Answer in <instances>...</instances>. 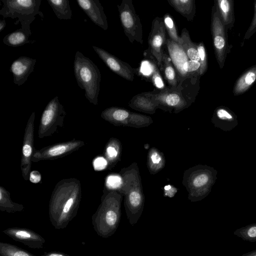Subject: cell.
I'll list each match as a JSON object with an SVG mask.
<instances>
[{"instance_id": "obj_7", "label": "cell", "mask_w": 256, "mask_h": 256, "mask_svg": "<svg viewBox=\"0 0 256 256\" xmlns=\"http://www.w3.org/2000/svg\"><path fill=\"white\" fill-rule=\"evenodd\" d=\"M120 20L129 41L143 44L142 26L132 0H122L118 6Z\"/></svg>"}, {"instance_id": "obj_39", "label": "cell", "mask_w": 256, "mask_h": 256, "mask_svg": "<svg viewBox=\"0 0 256 256\" xmlns=\"http://www.w3.org/2000/svg\"><path fill=\"white\" fill-rule=\"evenodd\" d=\"M42 178L41 174L38 170L31 171L30 174V180L34 184L38 183Z\"/></svg>"}, {"instance_id": "obj_23", "label": "cell", "mask_w": 256, "mask_h": 256, "mask_svg": "<svg viewBox=\"0 0 256 256\" xmlns=\"http://www.w3.org/2000/svg\"><path fill=\"white\" fill-rule=\"evenodd\" d=\"M166 164L163 154L156 148H152L147 156V166L150 172L154 174L162 170Z\"/></svg>"}, {"instance_id": "obj_16", "label": "cell", "mask_w": 256, "mask_h": 256, "mask_svg": "<svg viewBox=\"0 0 256 256\" xmlns=\"http://www.w3.org/2000/svg\"><path fill=\"white\" fill-rule=\"evenodd\" d=\"M36 60L26 56H20L11 64L10 70L13 76L14 83L20 86L28 80L34 71Z\"/></svg>"}, {"instance_id": "obj_43", "label": "cell", "mask_w": 256, "mask_h": 256, "mask_svg": "<svg viewBox=\"0 0 256 256\" xmlns=\"http://www.w3.org/2000/svg\"><path fill=\"white\" fill-rule=\"evenodd\" d=\"M6 26V22L4 20L0 21V32H2Z\"/></svg>"}, {"instance_id": "obj_24", "label": "cell", "mask_w": 256, "mask_h": 256, "mask_svg": "<svg viewBox=\"0 0 256 256\" xmlns=\"http://www.w3.org/2000/svg\"><path fill=\"white\" fill-rule=\"evenodd\" d=\"M30 36L20 28L6 34L2 42L6 46L12 47H18L35 42L34 40H28Z\"/></svg>"}, {"instance_id": "obj_27", "label": "cell", "mask_w": 256, "mask_h": 256, "mask_svg": "<svg viewBox=\"0 0 256 256\" xmlns=\"http://www.w3.org/2000/svg\"><path fill=\"white\" fill-rule=\"evenodd\" d=\"M24 206L12 202L10 194L4 188L0 187V210L8 213L20 212L23 210Z\"/></svg>"}, {"instance_id": "obj_10", "label": "cell", "mask_w": 256, "mask_h": 256, "mask_svg": "<svg viewBox=\"0 0 256 256\" xmlns=\"http://www.w3.org/2000/svg\"><path fill=\"white\" fill-rule=\"evenodd\" d=\"M152 98L156 100L165 111L174 110L178 113L189 104L182 94L180 84L176 88H166L157 92H150Z\"/></svg>"}, {"instance_id": "obj_5", "label": "cell", "mask_w": 256, "mask_h": 256, "mask_svg": "<svg viewBox=\"0 0 256 256\" xmlns=\"http://www.w3.org/2000/svg\"><path fill=\"white\" fill-rule=\"evenodd\" d=\"M74 76L78 86L84 90L86 99L94 105L98 102L101 80L100 72L94 62L77 51L74 62Z\"/></svg>"}, {"instance_id": "obj_25", "label": "cell", "mask_w": 256, "mask_h": 256, "mask_svg": "<svg viewBox=\"0 0 256 256\" xmlns=\"http://www.w3.org/2000/svg\"><path fill=\"white\" fill-rule=\"evenodd\" d=\"M47 2L59 20L72 19V10L68 0H47Z\"/></svg>"}, {"instance_id": "obj_21", "label": "cell", "mask_w": 256, "mask_h": 256, "mask_svg": "<svg viewBox=\"0 0 256 256\" xmlns=\"http://www.w3.org/2000/svg\"><path fill=\"white\" fill-rule=\"evenodd\" d=\"M170 88H176L180 82L178 74L170 56L164 50L160 70Z\"/></svg>"}, {"instance_id": "obj_30", "label": "cell", "mask_w": 256, "mask_h": 256, "mask_svg": "<svg viewBox=\"0 0 256 256\" xmlns=\"http://www.w3.org/2000/svg\"><path fill=\"white\" fill-rule=\"evenodd\" d=\"M166 32L170 38L173 42L181 45L182 39L180 36L178 34V32L171 16L165 14L162 18Z\"/></svg>"}, {"instance_id": "obj_19", "label": "cell", "mask_w": 256, "mask_h": 256, "mask_svg": "<svg viewBox=\"0 0 256 256\" xmlns=\"http://www.w3.org/2000/svg\"><path fill=\"white\" fill-rule=\"evenodd\" d=\"M129 106L136 110L154 114L156 109L164 108L152 96L150 92H144L134 96L129 102Z\"/></svg>"}, {"instance_id": "obj_29", "label": "cell", "mask_w": 256, "mask_h": 256, "mask_svg": "<svg viewBox=\"0 0 256 256\" xmlns=\"http://www.w3.org/2000/svg\"><path fill=\"white\" fill-rule=\"evenodd\" d=\"M236 236L244 240L252 242H256V223L248 224L245 226L236 229L234 232Z\"/></svg>"}, {"instance_id": "obj_35", "label": "cell", "mask_w": 256, "mask_h": 256, "mask_svg": "<svg viewBox=\"0 0 256 256\" xmlns=\"http://www.w3.org/2000/svg\"><path fill=\"white\" fill-rule=\"evenodd\" d=\"M200 63L196 60H188L183 66V70L186 78H190L192 74L198 70H200Z\"/></svg>"}, {"instance_id": "obj_8", "label": "cell", "mask_w": 256, "mask_h": 256, "mask_svg": "<svg viewBox=\"0 0 256 256\" xmlns=\"http://www.w3.org/2000/svg\"><path fill=\"white\" fill-rule=\"evenodd\" d=\"M101 117L116 126L140 128L148 126L153 122L152 118L149 116L116 106L105 109L102 112Z\"/></svg>"}, {"instance_id": "obj_20", "label": "cell", "mask_w": 256, "mask_h": 256, "mask_svg": "<svg viewBox=\"0 0 256 256\" xmlns=\"http://www.w3.org/2000/svg\"><path fill=\"white\" fill-rule=\"evenodd\" d=\"M212 121L215 127L224 132L232 130L238 124L236 116L224 108L216 109Z\"/></svg>"}, {"instance_id": "obj_11", "label": "cell", "mask_w": 256, "mask_h": 256, "mask_svg": "<svg viewBox=\"0 0 256 256\" xmlns=\"http://www.w3.org/2000/svg\"><path fill=\"white\" fill-rule=\"evenodd\" d=\"M166 30L163 18L156 16L152 22L148 38L149 49L160 70L162 66L163 47L166 43Z\"/></svg>"}, {"instance_id": "obj_40", "label": "cell", "mask_w": 256, "mask_h": 256, "mask_svg": "<svg viewBox=\"0 0 256 256\" xmlns=\"http://www.w3.org/2000/svg\"><path fill=\"white\" fill-rule=\"evenodd\" d=\"M218 3L221 11L224 14L226 15L230 8L229 2L226 0H219Z\"/></svg>"}, {"instance_id": "obj_42", "label": "cell", "mask_w": 256, "mask_h": 256, "mask_svg": "<svg viewBox=\"0 0 256 256\" xmlns=\"http://www.w3.org/2000/svg\"><path fill=\"white\" fill-rule=\"evenodd\" d=\"M240 256H256V250L246 252Z\"/></svg>"}, {"instance_id": "obj_6", "label": "cell", "mask_w": 256, "mask_h": 256, "mask_svg": "<svg viewBox=\"0 0 256 256\" xmlns=\"http://www.w3.org/2000/svg\"><path fill=\"white\" fill-rule=\"evenodd\" d=\"M3 6L0 14L4 18H18L14 24H21V28L29 36L32 34L30 25L38 14L42 20L44 16L40 10L41 0H1Z\"/></svg>"}, {"instance_id": "obj_22", "label": "cell", "mask_w": 256, "mask_h": 256, "mask_svg": "<svg viewBox=\"0 0 256 256\" xmlns=\"http://www.w3.org/2000/svg\"><path fill=\"white\" fill-rule=\"evenodd\" d=\"M169 4L188 21H192L195 14V0H168Z\"/></svg>"}, {"instance_id": "obj_15", "label": "cell", "mask_w": 256, "mask_h": 256, "mask_svg": "<svg viewBox=\"0 0 256 256\" xmlns=\"http://www.w3.org/2000/svg\"><path fill=\"white\" fill-rule=\"evenodd\" d=\"M2 232L14 240L22 242L31 248H42L46 242L45 239L42 236L25 228H9Z\"/></svg>"}, {"instance_id": "obj_14", "label": "cell", "mask_w": 256, "mask_h": 256, "mask_svg": "<svg viewBox=\"0 0 256 256\" xmlns=\"http://www.w3.org/2000/svg\"><path fill=\"white\" fill-rule=\"evenodd\" d=\"M92 48L100 58L114 72L128 80L132 81L134 80V69L130 64L102 48L96 46H92Z\"/></svg>"}, {"instance_id": "obj_12", "label": "cell", "mask_w": 256, "mask_h": 256, "mask_svg": "<svg viewBox=\"0 0 256 256\" xmlns=\"http://www.w3.org/2000/svg\"><path fill=\"white\" fill-rule=\"evenodd\" d=\"M84 144L82 141L72 140L44 147L40 150H34L32 162L62 158L78 150Z\"/></svg>"}, {"instance_id": "obj_3", "label": "cell", "mask_w": 256, "mask_h": 256, "mask_svg": "<svg viewBox=\"0 0 256 256\" xmlns=\"http://www.w3.org/2000/svg\"><path fill=\"white\" fill-rule=\"evenodd\" d=\"M122 196L120 192L112 190L102 196L92 217L94 229L98 236L108 238L116 232L122 216Z\"/></svg>"}, {"instance_id": "obj_34", "label": "cell", "mask_w": 256, "mask_h": 256, "mask_svg": "<svg viewBox=\"0 0 256 256\" xmlns=\"http://www.w3.org/2000/svg\"><path fill=\"white\" fill-rule=\"evenodd\" d=\"M151 68L152 71V81L154 85L160 90L165 88L162 79L156 65L151 64Z\"/></svg>"}, {"instance_id": "obj_17", "label": "cell", "mask_w": 256, "mask_h": 256, "mask_svg": "<svg viewBox=\"0 0 256 256\" xmlns=\"http://www.w3.org/2000/svg\"><path fill=\"white\" fill-rule=\"evenodd\" d=\"M80 8L90 20L104 30L108 28V23L104 8L99 0H77Z\"/></svg>"}, {"instance_id": "obj_28", "label": "cell", "mask_w": 256, "mask_h": 256, "mask_svg": "<svg viewBox=\"0 0 256 256\" xmlns=\"http://www.w3.org/2000/svg\"><path fill=\"white\" fill-rule=\"evenodd\" d=\"M0 256H36L16 245L0 242Z\"/></svg>"}, {"instance_id": "obj_13", "label": "cell", "mask_w": 256, "mask_h": 256, "mask_svg": "<svg viewBox=\"0 0 256 256\" xmlns=\"http://www.w3.org/2000/svg\"><path fill=\"white\" fill-rule=\"evenodd\" d=\"M34 118L35 112H33L28 120L24 136L20 168L23 178L26 180L30 178L32 157L34 150Z\"/></svg>"}, {"instance_id": "obj_36", "label": "cell", "mask_w": 256, "mask_h": 256, "mask_svg": "<svg viewBox=\"0 0 256 256\" xmlns=\"http://www.w3.org/2000/svg\"><path fill=\"white\" fill-rule=\"evenodd\" d=\"M197 48L200 58V68L199 72L200 74L204 73L206 66V53L204 46L202 43L197 45Z\"/></svg>"}, {"instance_id": "obj_9", "label": "cell", "mask_w": 256, "mask_h": 256, "mask_svg": "<svg viewBox=\"0 0 256 256\" xmlns=\"http://www.w3.org/2000/svg\"><path fill=\"white\" fill-rule=\"evenodd\" d=\"M66 113L58 96L51 100L42 114L38 128V138L52 135L58 126H62Z\"/></svg>"}, {"instance_id": "obj_26", "label": "cell", "mask_w": 256, "mask_h": 256, "mask_svg": "<svg viewBox=\"0 0 256 256\" xmlns=\"http://www.w3.org/2000/svg\"><path fill=\"white\" fill-rule=\"evenodd\" d=\"M181 46L184 50L190 60L200 62V58L197 48V45L192 42L188 32L184 28L181 32Z\"/></svg>"}, {"instance_id": "obj_38", "label": "cell", "mask_w": 256, "mask_h": 256, "mask_svg": "<svg viewBox=\"0 0 256 256\" xmlns=\"http://www.w3.org/2000/svg\"><path fill=\"white\" fill-rule=\"evenodd\" d=\"M214 44L216 49L218 50H222L224 46L225 42L224 38L220 35H218L214 32Z\"/></svg>"}, {"instance_id": "obj_18", "label": "cell", "mask_w": 256, "mask_h": 256, "mask_svg": "<svg viewBox=\"0 0 256 256\" xmlns=\"http://www.w3.org/2000/svg\"><path fill=\"white\" fill-rule=\"evenodd\" d=\"M166 44L169 52L170 57L178 74L180 82H182L186 78L183 70V66L189 58L180 44L170 38L166 39Z\"/></svg>"}, {"instance_id": "obj_41", "label": "cell", "mask_w": 256, "mask_h": 256, "mask_svg": "<svg viewBox=\"0 0 256 256\" xmlns=\"http://www.w3.org/2000/svg\"><path fill=\"white\" fill-rule=\"evenodd\" d=\"M38 256H70L64 252L57 251L46 252L44 254Z\"/></svg>"}, {"instance_id": "obj_37", "label": "cell", "mask_w": 256, "mask_h": 256, "mask_svg": "<svg viewBox=\"0 0 256 256\" xmlns=\"http://www.w3.org/2000/svg\"><path fill=\"white\" fill-rule=\"evenodd\" d=\"M93 166L96 170H102L107 166L108 162L103 157H98L94 160Z\"/></svg>"}, {"instance_id": "obj_2", "label": "cell", "mask_w": 256, "mask_h": 256, "mask_svg": "<svg viewBox=\"0 0 256 256\" xmlns=\"http://www.w3.org/2000/svg\"><path fill=\"white\" fill-rule=\"evenodd\" d=\"M122 184L118 192L124 196V206L127 218L132 226L135 224L144 210V196L141 178L136 162L121 170Z\"/></svg>"}, {"instance_id": "obj_33", "label": "cell", "mask_w": 256, "mask_h": 256, "mask_svg": "<svg viewBox=\"0 0 256 256\" xmlns=\"http://www.w3.org/2000/svg\"><path fill=\"white\" fill-rule=\"evenodd\" d=\"M122 178L120 175L112 174L106 179V186L108 189L112 190L118 191L122 184Z\"/></svg>"}, {"instance_id": "obj_31", "label": "cell", "mask_w": 256, "mask_h": 256, "mask_svg": "<svg viewBox=\"0 0 256 256\" xmlns=\"http://www.w3.org/2000/svg\"><path fill=\"white\" fill-rule=\"evenodd\" d=\"M120 142L117 140L112 138L108 143L106 150V156L109 162H114L118 160L120 152Z\"/></svg>"}, {"instance_id": "obj_1", "label": "cell", "mask_w": 256, "mask_h": 256, "mask_svg": "<svg viewBox=\"0 0 256 256\" xmlns=\"http://www.w3.org/2000/svg\"><path fill=\"white\" fill-rule=\"evenodd\" d=\"M63 180L52 194L48 213L50 222L57 230L64 229L76 216L81 200L80 182Z\"/></svg>"}, {"instance_id": "obj_32", "label": "cell", "mask_w": 256, "mask_h": 256, "mask_svg": "<svg viewBox=\"0 0 256 256\" xmlns=\"http://www.w3.org/2000/svg\"><path fill=\"white\" fill-rule=\"evenodd\" d=\"M256 79V72L254 71H250L246 72L238 83L236 91L242 92L244 91L251 84H252Z\"/></svg>"}, {"instance_id": "obj_4", "label": "cell", "mask_w": 256, "mask_h": 256, "mask_svg": "<svg viewBox=\"0 0 256 256\" xmlns=\"http://www.w3.org/2000/svg\"><path fill=\"white\" fill-rule=\"evenodd\" d=\"M217 170L213 167L199 164L185 170L182 181L192 202L200 201L210 192L217 180Z\"/></svg>"}]
</instances>
